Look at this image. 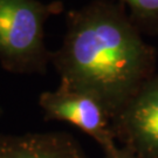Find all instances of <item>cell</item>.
<instances>
[{
  "label": "cell",
  "mask_w": 158,
  "mask_h": 158,
  "mask_svg": "<svg viewBox=\"0 0 158 158\" xmlns=\"http://www.w3.org/2000/svg\"><path fill=\"white\" fill-rule=\"evenodd\" d=\"M0 158H88L67 132L0 134Z\"/></svg>",
  "instance_id": "5"
},
{
  "label": "cell",
  "mask_w": 158,
  "mask_h": 158,
  "mask_svg": "<svg viewBox=\"0 0 158 158\" xmlns=\"http://www.w3.org/2000/svg\"><path fill=\"white\" fill-rule=\"evenodd\" d=\"M39 106L46 121H61L77 127L95 139L102 149L116 143L111 119L100 102L90 95L62 85L44 91Z\"/></svg>",
  "instance_id": "3"
},
{
  "label": "cell",
  "mask_w": 158,
  "mask_h": 158,
  "mask_svg": "<svg viewBox=\"0 0 158 158\" xmlns=\"http://www.w3.org/2000/svg\"><path fill=\"white\" fill-rule=\"evenodd\" d=\"M129 5L131 11L138 20L153 21L158 19V0H123Z\"/></svg>",
  "instance_id": "6"
},
{
  "label": "cell",
  "mask_w": 158,
  "mask_h": 158,
  "mask_svg": "<svg viewBox=\"0 0 158 158\" xmlns=\"http://www.w3.org/2000/svg\"><path fill=\"white\" fill-rule=\"evenodd\" d=\"M102 150L104 153V158H136L134 153L129 151L127 148L117 147L116 143H114Z\"/></svg>",
  "instance_id": "7"
},
{
  "label": "cell",
  "mask_w": 158,
  "mask_h": 158,
  "mask_svg": "<svg viewBox=\"0 0 158 158\" xmlns=\"http://www.w3.org/2000/svg\"><path fill=\"white\" fill-rule=\"evenodd\" d=\"M62 4L0 0V64L15 74H45L52 52L45 45V23Z\"/></svg>",
  "instance_id": "2"
},
{
  "label": "cell",
  "mask_w": 158,
  "mask_h": 158,
  "mask_svg": "<svg viewBox=\"0 0 158 158\" xmlns=\"http://www.w3.org/2000/svg\"><path fill=\"white\" fill-rule=\"evenodd\" d=\"M66 23L62 45L51 56L60 85L94 97L113 121L153 76V49L107 2L70 11Z\"/></svg>",
  "instance_id": "1"
},
{
  "label": "cell",
  "mask_w": 158,
  "mask_h": 158,
  "mask_svg": "<svg viewBox=\"0 0 158 158\" xmlns=\"http://www.w3.org/2000/svg\"><path fill=\"white\" fill-rule=\"evenodd\" d=\"M116 139L136 158H158V74L111 121Z\"/></svg>",
  "instance_id": "4"
}]
</instances>
